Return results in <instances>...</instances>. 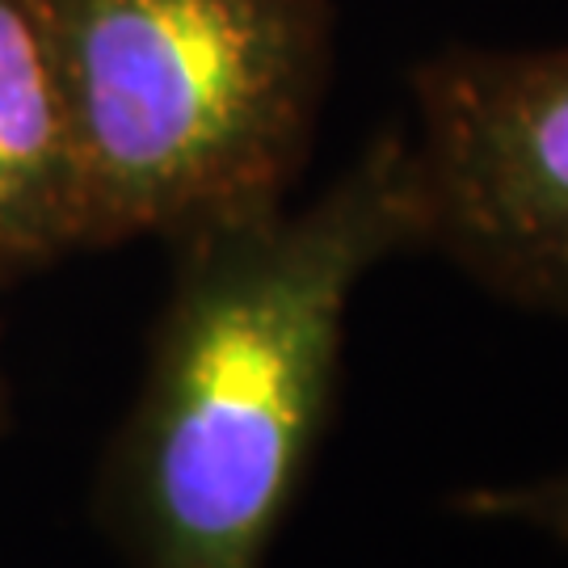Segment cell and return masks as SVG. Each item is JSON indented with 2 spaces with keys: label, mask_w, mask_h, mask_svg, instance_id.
<instances>
[{
  "label": "cell",
  "mask_w": 568,
  "mask_h": 568,
  "mask_svg": "<svg viewBox=\"0 0 568 568\" xmlns=\"http://www.w3.org/2000/svg\"><path fill=\"white\" fill-rule=\"evenodd\" d=\"M178 274L114 450L135 568H265L333 417L349 300L426 248L408 131L366 143L325 194L178 236Z\"/></svg>",
  "instance_id": "6da1fadb"
},
{
  "label": "cell",
  "mask_w": 568,
  "mask_h": 568,
  "mask_svg": "<svg viewBox=\"0 0 568 568\" xmlns=\"http://www.w3.org/2000/svg\"><path fill=\"white\" fill-rule=\"evenodd\" d=\"M81 248L286 203L333 77L328 0H39Z\"/></svg>",
  "instance_id": "7a4b0ae2"
},
{
  "label": "cell",
  "mask_w": 568,
  "mask_h": 568,
  "mask_svg": "<svg viewBox=\"0 0 568 568\" xmlns=\"http://www.w3.org/2000/svg\"><path fill=\"white\" fill-rule=\"evenodd\" d=\"M426 244L523 307L568 316V47H455L413 72Z\"/></svg>",
  "instance_id": "3957f363"
},
{
  "label": "cell",
  "mask_w": 568,
  "mask_h": 568,
  "mask_svg": "<svg viewBox=\"0 0 568 568\" xmlns=\"http://www.w3.org/2000/svg\"><path fill=\"white\" fill-rule=\"evenodd\" d=\"M81 248L77 148L39 0H0V278Z\"/></svg>",
  "instance_id": "277c9868"
},
{
  "label": "cell",
  "mask_w": 568,
  "mask_h": 568,
  "mask_svg": "<svg viewBox=\"0 0 568 568\" xmlns=\"http://www.w3.org/2000/svg\"><path fill=\"white\" fill-rule=\"evenodd\" d=\"M450 509L471 523H509L530 527L568 548V471L527 480V485H485L464 488L450 497Z\"/></svg>",
  "instance_id": "5b68a950"
}]
</instances>
